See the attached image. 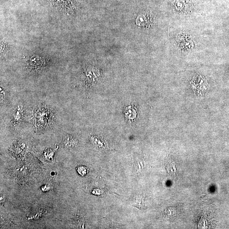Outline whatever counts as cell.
Wrapping results in <instances>:
<instances>
[{"label":"cell","instance_id":"1","mask_svg":"<svg viewBox=\"0 0 229 229\" xmlns=\"http://www.w3.org/2000/svg\"><path fill=\"white\" fill-rule=\"evenodd\" d=\"M24 115L23 106L17 105L14 109L11 116L10 123L12 126L17 127L21 125L24 119Z\"/></svg>","mask_w":229,"mask_h":229},{"label":"cell","instance_id":"2","mask_svg":"<svg viewBox=\"0 0 229 229\" xmlns=\"http://www.w3.org/2000/svg\"><path fill=\"white\" fill-rule=\"evenodd\" d=\"M62 143L66 147L71 148L77 145V140L74 139L72 136L66 134L64 137Z\"/></svg>","mask_w":229,"mask_h":229},{"label":"cell","instance_id":"3","mask_svg":"<svg viewBox=\"0 0 229 229\" xmlns=\"http://www.w3.org/2000/svg\"><path fill=\"white\" fill-rule=\"evenodd\" d=\"M77 172L82 176H84L87 173V168L84 166H80L77 168Z\"/></svg>","mask_w":229,"mask_h":229}]
</instances>
